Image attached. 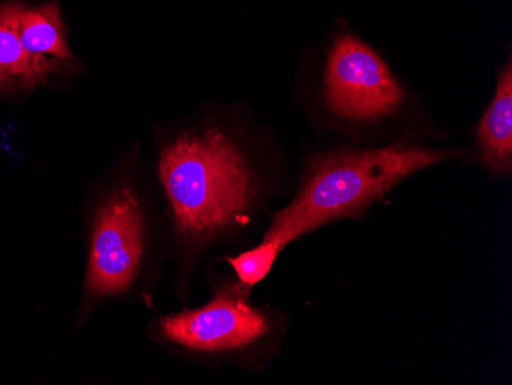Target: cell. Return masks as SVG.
<instances>
[{"label": "cell", "instance_id": "7", "mask_svg": "<svg viewBox=\"0 0 512 385\" xmlns=\"http://www.w3.org/2000/svg\"><path fill=\"white\" fill-rule=\"evenodd\" d=\"M480 158L490 171L509 174L512 169V66L506 63L496 94L486 108L479 128Z\"/></svg>", "mask_w": 512, "mask_h": 385}, {"label": "cell", "instance_id": "9", "mask_svg": "<svg viewBox=\"0 0 512 385\" xmlns=\"http://www.w3.org/2000/svg\"><path fill=\"white\" fill-rule=\"evenodd\" d=\"M281 252L283 247H279L275 241L263 238L258 246L227 258V263L234 269L241 286L252 287L260 284L270 274Z\"/></svg>", "mask_w": 512, "mask_h": 385}, {"label": "cell", "instance_id": "5", "mask_svg": "<svg viewBox=\"0 0 512 385\" xmlns=\"http://www.w3.org/2000/svg\"><path fill=\"white\" fill-rule=\"evenodd\" d=\"M269 332L266 313L250 306L234 287L204 306L160 316L157 321L161 341L198 355L243 352L261 343Z\"/></svg>", "mask_w": 512, "mask_h": 385}, {"label": "cell", "instance_id": "8", "mask_svg": "<svg viewBox=\"0 0 512 385\" xmlns=\"http://www.w3.org/2000/svg\"><path fill=\"white\" fill-rule=\"evenodd\" d=\"M19 2L0 4V91L33 89L56 73L25 51L17 31Z\"/></svg>", "mask_w": 512, "mask_h": 385}, {"label": "cell", "instance_id": "6", "mask_svg": "<svg viewBox=\"0 0 512 385\" xmlns=\"http://www.w3.org/2000/svg\"><path fill=\"white\" fill-rule=\"evenodd\" d=\"M17 31L25 51L53 70L77 65L76 56L66 40V28L57 2H46L36 7L20 5Z\"/></svg>", "mask_w": 512, "mask_h": 385}, {"label": "cell", "instance_id": "4", "mask_svg": "<svg viewBox=\"0 0 512 385\" xmlns=\"http://www.w3.org/2000/svg\"><path fill=\"white\" fill-rule=\"evenodd\" d=\"M325 100L348 122H376L404 102V91L384 60L358 37H338L325 65Z\"/></svg>", "mask_w": 512, "mask_h": 385}, {"label": "cell", "instance_id": "1", "mask_svg": "<svg viewBox=\"0 0 512 385\" xmlns=\"http://www.w3.org/2000/svg\"><path fill=\"white\" fill-rule=\"evenodd\" d=\"M158 178L177 240L206 246L249 220L260 180L243 145L212 123L191 126L158 146Z\"/></svg>", "mask_w": 512, "mask_h": 385}, {"label": "cell", "instance_id": "3", "mask_svg": "<svg viewBox=\"0 0 512 385\" xmlns=\"http://www.w3.org/2000/svg\"><path fill=\"white\" fill-rule=\"evenodd\" d=\"M97 198L88 228L86 309L128 295L148 257V220L132 178L117 175Z\"/></svg>", "mask_w": 512, "mask_h": 385}, {"label": "cell", "instance_id": "2", "mask_svg": "<svg viewBox=\"0 0 512 385\" xmlns=\"http://www.w3.org/2000/svg\"><path fill=\"white\" fill-rule=\"evenodd\" d=\"M453 149L390 145L318 155L295 200L273 218L266 240L286 247L338 218L355 217L414 172L459 157Z\"/></svg>", "mask_w": 512, "mask_h": 385}]
</instances>
